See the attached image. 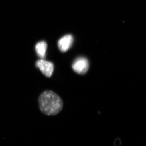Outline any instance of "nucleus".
Segmentation results:
<instances>
[{"label":"nucleus","instance_id":"obj_1","mask_svg":"<svg viewBox=\"0 0 146 146\" xmlns=\"http://www.w3.org/2000/svg\"><path fill=\"white\" fill-rule=\"evenodd\" d=\"M38 102L40 110L45 115H56L63 108V102L61 97L52 90L44 91L39 96Z\"/></svg>","mask_w":146,"mask_h":146},{"label":"nucleus","instance_id":"obj_2","mask_svg":"<svg viewBox=\"0 0 146 146\" xmlns=\"http://www.w3.org/2000/svg\"><path fill=\"white\" fill-rule=\"evenodd\" d=\"M89 63L86 58L80 57L76 59L73 63L72 68L74 72L78 74H84L89 69Z\"/></svg>","mask_w":146,"mask_h":146},{"label":"nucleus","instance_id":"obj_3","mask_svg":"<svg viewBox=\"0 0 146 146\" xmlns=\"http://www.w3.org/2000/svg\"><path fill=\"white\" fill-rule=\"evenodd\" d=\"M36 65L46 77H50L52 76L54 70V65L52 63L42 59L36 62Z\"/></svg>","mask_w":146,"mask_h":146},{"label":"nucleus","instance_id":"obj_4","mask_svg":"<svg viewBox=\"0 0 146 146\" xmlns=\"http://www.w3.org/2000/svg\"><path fill=\"white\" fill-rule=\"evenodd\" d=\"M74 38L70 34L66 35L60 39L58 42L59 50L62 52H66L72 44Z\"/></svg>","mask_w":146,"mask_h":146},{"label":"nucleus","instance_id":"obj_5","mask_svg":"<svg viewBox=\"0 0 146 146\" xmlns=\"http://www.w3.org/2000/svg\"><path fill=\"white\" fill-rule=\"evenodd\" d=\"M47 47V43L44 41L38 42L35 46V50L38 56L42 58H44Z\"/></svg>","mask_w":146,"mask_h":146},{"label":"nucleus","instance_id":"obj_6","mask_svg":"<svg viewBox=\"0 0 146 146\" xmlns=\"http://www.w3.org/2000/svg\"><path fill=\"white\" fill-rule=\"evenodd\" d=\"M122 144V141L119 138H116L115 139L114 146H120Z\"/></svg>","mask_w":146,"mask_h":146}]
</instances>
